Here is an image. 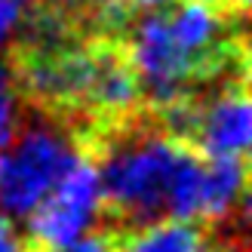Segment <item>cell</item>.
I'll return each instance as SVG.
<instances>
[{
  "label": "cell",
  "instance_id": "cell-12",
  "mask_svg": "<svg viewBox=\"0 0 252 252\" xmlns=\"http://www.w3.org/2000/svg\"><path fill=\"white\" fill-rule=\"evenodd\" d=\"M43 252H111V237H105V234H86V237H80V240H74L68 246L43 249Z\"/></svg>",
  "mask_w": 252,
  "mask_h": 252
},
{
  "label": "cell",
  "instance_id": "cell-7",
  "mask_svg": "<svg viewBox=\"0 0 252 252\" xmlns=\"http://www.w3.org/2000/svg\"><path fill=\"white\" fill-rule=\"evenodd\" d=\"M111 252H216L203 221L157 219L111 237Z\"/></svg>",
  "mask_w": 252,
  "mask_h": 252
},
{
  "label": "cell",
  "instance_id": "cell-3",
  "mask_svg": "<svg viewBox=\"0 0 252 252\" xmlns=\"http://www.w3.org/2000/svg\"><path fill=\"white\" fill-rule=\"evenodd\" d=\"M102 216V182L98 166L90 148H83L71 157L65 172L59 175L37 209L28 219V243L34 252L68 246L80 237L93 234L95 219Z\"/></svg>",
  "mask_w": 252,
  "mask_h": 252
},
{
  "label": "cell",
  "instance_id": "cell-13",
  "mask_svg": "<svg viewBox=\"0 0 252 252\" xmlns=\"http://www.w3.org/2000/svg\"><path fill=\"white\" fill-rule=\"evenodd\" d=\"M200 3H206V6L219 9V12H231V9H240L243 12L249 0H200Z\"/></svg>",
  "mask_w": 252,
  "mask_h": 252
},
{
  "label": "cell",
  "instance_id": "cell-8",
  "mask_svg": "<svg viewBox=\"0 0 252 252\" xmlns=\"http://www.w3.org/2000/svg\"><path fill=\"white\" fill-rule=\"evenodd\" d=\"M203 224H219L234 216V209L246 203V182L249 166L246 157H203Z\"/></svg>",
  "mask_w": 252,
  "mask_h": 252
},
{
  "label": "cell",
  "instance_id": "cell-10",
  "mask_svg": "<svg viewBox=\"0 0 252 252\" xmlns=\"http://www.w3.org/2000/svg\"><path fill=\"white\" fill-rule=\"evenodd\" d=\"M25 19V3L22 0H0V49L19 34Z\"/></svg>",
  "mask_w": 252,
  "mask_h": 252
},
{
  "label": "cell",
  "instance_id": "cell-2",
  "mask_svg": "<svg viewBox=\"0 0 252 252\" xmlns=\"http://www.w3.org/2000/svg\"><path fill=\"white\" fill-rule=\"evenodd\" d=\"M77 151L80 142L53 120L19 123L16 138L0 151V212L28 219Z\"/></svg>",
  "mask_w": 252,
  "mask_h": 252
},
{
  "label": "cell",
  "instance_id": "cell-9",
  "mask_svg": "<svg viewBox=\"0 0 252 252\" xmlns=\"http://www.w3.org/2000/svg\"><path fill=\"white\" fill-rule=\"evenodd\" d=\"M19 132V93L12 80V68L0 59V151H3Z\"/></svg>",
  "mask_w": 252,
  "mask_h": 252
},
{
  "label": "cell",
  "instance_id": "cell-14",
  "mask_svg": "<svg viewBox=\"0 0 252 252\" xmlns=\"http://www.w3.org/2000/svg\"><path fill=\"white\" fill-rule=\"evenodd\" d=\"M22 3H37V0H22Z\"/></svg>",
  "mask_w": 252,
  "mask_h": 252
},
{
  "label": "cell",
  "instance_id": "cell-11",
  "mask_svg": "<svg viewBox=\"0 0 252 252\" xmlns=\"http://www.w3.org/2000/svg\"><path fill=\"white\" fill-rule=\"evenodd\" d=\"M0 252H34L28 237H22L16 228V219L0 212Z\"/></svg>",
  "mask_w": 252,
  "mask_h": 252
},
{
  "label": "cell",
  "instance_id": "cell-5",
  "mask_svg": "<svg viewBox=\"0 0 252 252\" xmlns=\"http://www.w3.org/2000/svg\"><path fill=\"white\" fill-rule=\"evenodd\" d=\"M249 132H252V111H249L246 77H231L206 105L200 102L191 148L200 157H246Z\"/></svg>",
  "mask_w": 252,
  "mask_h": 252
},
{
  "label": "cell",
  "instance_id": "cell-6",
  "mask_svg": "<svg viewBox=\"0 0 252 252\" xmlns=\"http://www.w3.org/2000/svg\"><path fill=\"white\" fill-rule=\"evenodd\" d=\"M142 102L138 77L129 65V56L120 40L102 37L93 43V80L86 93V108L93 111L98 126H114L132 117Z\"/></svg>",
  "mask_w": 252,
  "mask_h": 252
},
{
  "label": "cell",
  "instance_id": "cell-4",
  "mask_svg": "<svg viewBox=\"0 0 252 252\" xmlns=\"http://www.w3.org/2000/svg\"><path fill=\"white\" fill-rule=\"evenodd\" d=\"M123 49L138 77L142 98L154 111L182 95H191L194 86L203 80L197 62L172 37L166 12H138Z\"/></svg>",
  "mask_w": 252,
  "mask_h": 252
},
{
  "label": "cell",
  "instance_id": "cell-1",
  "mask_svg": "<svg viewBox=\"0 0 252 252\" xmlns=\"http://www.w3.org/2000/svg\"><path fill=\"white\" fill-rule=\"evenodd\" d=\"M132 117L111 126L114 135L102 132V138L80 145H86L95 157L102 182V212L120 224L138 228L166 216L169 182L188 145L169 138L157 120L132 123Z\"/></svg>",
  "mask_w": 252,
  "mask_h": 252
}]
</instances>
